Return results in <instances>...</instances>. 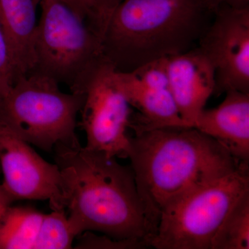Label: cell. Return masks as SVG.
I'll list each match as a JSON object with an SVG mask.
<instances>
[{"label":"cell","instance_id":"obj_1","mask_svg":"<svg viewBox=\"0 0 249 249\" xmlns=\"http://www.w3.org/2000/svg\"><path fill=\"white\" fill-rule=\"evenodd\" d=\"M134 132L128 159L150 229L149 242L170 206L198 187L249 167L193 127Z\"/></svg>","mask_w":249,"mask_h":249},{"label":"cell","instance_id":"obj_2","mask_svg":"<svg viewBox=\"0 0 249 249\" xmlns=\"http://www.w3.org/2000/svg\"><path fill=\"white\" fill-rule=\"evenodd\" d=\"M53 152L76 237L92 231L116 240H144L149 246L150 229L131 165L81 145L57 144Z\"/></svg>","mask_w":249,"mask_h":249},{"label":"cell","instance_id":"obj_3","mask_svg":"<svg viewBox=\"0 0 249 249\" xmlns=\"http://www.w3.org/2000/svg\"><path fill=\"white\" fill-rule=\"evenodd\" d=\"M221 0H124L103 36L105 58L129 72L199 45Z\"/></svg>","mask_w":249,"mask_h":249},{"label":"cell","instance_id":"obj_4","mask_svg":"<svg viewBox=\"0 0 249 249\" xmlns=\"http://www.w3.org/2000/svg\"><path fill=\"white\" fill-rule=\"evenodd\" d=\"M40 6L34 65L29 74L48 77L66 85L71 92L81 94L93 72L106 60L102 37L64 3L40 0Z\"/></svg>","mask_w":249,"mask_h":249},{"label":"cell","instance_id":"obj_5","mask_svg":"<svg viewBox=\"0 0 249 249\" xmlns=\"http://www.w3.org/2000/svg\"><path fill=\"white\" fill-rule=\"evenodd\" d=\"M83 94L62 92L55 80L31 73L0 99V119L24 142L47 152L57 144L78 147L76 117Z\"/></svg>","mask_w":249,"mask_h":249},{"label":"cell","instance_id":"obj_6","mask_svg":"<svg viewBox=\"0 0 249 249\" xmlns=\"http://www.w3.org/2000/svg\"><path fill=\"white\" fill-rule=\"evenodd\" d=\"M248 191L249 167L198 187L163 212L149 246L156 249H211L223 219Z\"/></svg>","mask_w":249,"mask_h":249},{"label":"cell","instance_id":"obj_7","mask_svg":"<svg viewBox=\"0 0 249 249\" xmlns=\"http://www.w3.org/2000/svg\"><path fill=\"white\" fill-rule=\"evenodd\" d=\"M81 94L80 125L86 134L85 147L109 157L128 158L130 137L127 131L132 107L118 84L114 67L105 60Z\"/></svg>","mask_w":249,"mask_h":249},{"label":"cell","instance_id":"obj_8","mask_svg":"<svg viewBox=\"0 0 249 249\" xmlns=\"http://www.w3.org/2000/svg\"><path fill=\"white\" fill-rule=\"evenodd\" d=\"M197 47L213 65L215 95L249 93V7L222 3Z\"/></svg>","mask_w":249,"mask_h":249},{"label":"cell","instance_id":"obj_9","mask_svg":"<svg viewBox=\"0 0 249 249\" xmlns=\"http://www.w3.org/2000/svg\"><path fill=\"white\" fill-rule=\"evenodd\" d=\"M2 186L15 201L48 200L52 210H65L58 165L49 163L0 119Z\"/></svg>","mask_w":249,"mask_h":249},{"label":"cell","instance_id":"obj_10","mask_svg":"<svg viewBox=\"0 0 249 249\" xmlns=\"http://www.w3.org/2000/svg\"><path fill=\"white\" fill-rule=\"evenodd\" d=\"M118 84L131 107L129 128L142 130L164 127H191L183 120L170 90L163 58L132 71L116 70Z\"/></svg>","mask_w":249,"mask_h":249},{"label":"cell","instance_id":"obj_11","mask_svg":"<svg viewBox=\"0 0 249 249\" xmlns=\"http://www.w3.org/2000/svg\"><path fill=\"white\" fill-rule=\"evenodd\" d=\"M170 90L183 120L193 127L215 89V71L199 47L163 58Z\"/></svg>","mask_w":249,"mask_h":249},{"label":"cell","instance_id":"obj_12","mask_svg":"<svg viewBox=\"0 0 249 249\" xmlns=\"http://www.w3.org/2000/svg\"><path fill=\"white\" fill-rule=\"evenodd\" d=\"M223 102L203 109L193 127L222 144L241 163H249V93L226 92Z\"/></svg>","mask_w":249,"mask_h":249},{"label":"cell","instance_id":"obj_13","mask_svg":"<svg viewBox=\"0 0 249 249\" xmlns=\"http://www.w3.org/2000/svg\"><path fill=\"white\" fill-rule=\"evenodd\" d=\"M40 2V0H0V24L12 51L15 83L29 74L33 68L37 8Z\"/></svg>","mask_w":249,"mask_h":249},{"label":"cell","instance_id":"obj_14","mask_svg":"<svg viewBox=\"0 0 249 249\" xmlns=\"http://www.w3.org/2000/svg\"><path fill=\"white\" fill-rule=\"evenodd\" d=\"M45 214L10 206L0 218V249H34Z\"/></svg>","mask_w":249,"mask_h":249},{"label":"cell","instance_id":"obj_15","mask_svg":"<svg viewBox=\"0 0 249 249\" xmlns=\"http://www.w3.org/2000/svg\"><path fill=\"white\" fill-rule=\"evenodd\" d=\"M249 249V191L232 206L214 234L211 249Z\"/></svg>","mask_w":249,"mask_h":249},{"label":"cell","instance_id":"obj_16","mask_svg":"<svg viewBox=\"0 0 249 249\" xmlns=\"http://www.w3.org/2000/svg\"><path fill=\"white\" fill-rule=\"evenodd\" d=\"M75 238L65 210H52L45 214L34 249H72Z\"/></svg>","mask_w":249,"mask_h":249},{"label":"cell","instance_id":"obj_17","mask_svg":"<svg viewBox=\"0 0 249 249\" xmlns=\"http://www.w3.org/2000/svg\"><path fill=\"white\" fill-rule=\"evenodd\" d=\"M78 242L74 249H142L148 248L145 241L116 240L109 236L95 232L85 231L76 237Z\"/></svg>","mask_w":249,"mask_h":249},{"label":"cell","instance_id":"obj_18","mask_svg":"<svg viewBox=\"0 0 249 249\" xmlns=\"http://www.w3.org/2000/svg\"><path fill=\"white\" fill-rule=\"evenodd\" d=\"M85 20L102 37L108 21L124 0H82Z\"/></svg>","mask_w":249,"mask_h":249},{"label":"cell","instance_id":"obj_19","mask_svg":"<svg viewBox=\"0 0 249 249\" xmlns=\"http://www.w3.org/2000/svg\"><path fill=\"white\" fill-rule=\"evenodd\" d=\"M16 81V70L12 51L4 29L0 24V99Z\"/></svg>","mask_w":249,"mask_h":249},{"label":"cell","instance_id":"obj_20","mask_svg":"<svg viewBox=\"0 0 249 249\" xmlns=\"http://www.w3.org/2000/svg\"><path fill=\"white\" fill-rule=\"evenodd\" d=\"M14 201L9 193L5 191L2 185L0 184V218Z\"/></svg>","mask_w":249,"mask_h":249},{"label":"cell","instance_id":"obj_21","mask_svg":"<svg viewBox=\"0 0 249 249\" xmlns=\"http://www.w3.org/2000/svg\"><path fill=\"white\" fill-rule=\"evenodd\" d=\"M60 2L67 5L69 7L73 9L77 14L79 15L85 19V13L82 0H57Z\"/></svg>","mask_w":249,"mask_h":249},{"label":"cell","instance_id":"obj_22","mask_svg":"<svg viewBox=\"0 0 249 249\" xmlns=\"http://www.w3.org/2000/svg\"><path fill=\"white\" fill-rule=\"evenodd\" d=\"M221 1L223 4L236 9L249 7V0H221Z\"/></svg>","mask_w":249,"mask_h":249}]
</instances>
